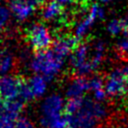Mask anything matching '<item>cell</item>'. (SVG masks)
<instances>
[{
	"instance_id": "3",
	"label": "cell",
	"mask_w": 128,
	"mask_h": 128,
	"mask_svg": "<svg viewBox=\"0 0 128 128\" xmlns=\"http://www.w3.org/2000/svg\"><path fill=\"white\" fill-rule=\"evenodd\" d=\"M64 60L65 59L63 57L59 56L50 48L35 52L34 56L30 60V69L50 81L59 74L63 67Z\"/></svg>"
},
{
	"instance_id": "27",
	"label": "cell",
	"mask_w": 128,
	"mask_h": 128,
	"mask_svg": "<svg viewBox=\"0 0 128 128\" xmlns=\"http://www.w3.org/2000/svg\"><path fill=\"white\" fill-rule=\"evenodd\" d=\"M68 128H71V127H68Z\"/></svg>"
},
{
	"instance_id": "26",
	"label": "cell",
	"mask_w": 128,
	"mask_h": 128,
	"mask_svg": "<svg viewBox=\"0 0 128 128\" xmlns=\"http://www.w3.org/2000/svg\"><path fill=\"white\" fill-rule=\"evenodd\" d=\"M101 2H108V1H110V0H100Z\"/></svg>"
},
{
	"instance_id": "10",
	"label": "cell",
	"mask_w": 128,
	"mask_h": 128,
	"mask_svg": "<svg viewBox=\"0 0 128 128\" xmlns=\"http://www.w3.org/2000/svg\"><path fill=\"white\" fill-rule=\"evenodd\" d=\"M80 40H78L74 35H68L63 34L57 37L56 40H54V43L51 47L52 50H54L59 56L66 58L67 55L71 54L74 49L79 45Z\"/></svg>"
},
{
	"instance_id": "4",
	"label": "cell",
	"mask_w": 128,
	"mask_h": 128,
	"mask_svg": "<svg viewBox=\"0 0 128 128\" xmlns=\"http://www.w3.org/2000/svg\"><path fill=\"white\" fill-rule=\"evenodd\" d=\"M65 104L59 94H51L44 99L40 107V123L44 128H53L58 119L65 115Z\"/></svg>"
},
{
	"instance_id": "28",
	"label": "cell",
	"mask_w": 128,
	"mask_h": 128,
	"mask_svg": "<svg viewBox=\"0 0 128 128\" xmlns=\"http://www.w3.org/2000/svg\"><path fill=\"white\" fill-rule=\"evenodd\" d=\"M0 1H1V0H0Z\"/></svg>"
},
{
	"instance_id": "13",
	"label": "cell",
	"mask_w": 128,
	"mask_h": 128,
	"mask_svg": "<svg viewBox=\"0 0 128 128\" xmlns=\"http://www.w3.org/2000/svg\"><path fill=\"white\" fill-rule=\"evenodd\" d=\"M9 9L13 14V16L19 21H24L28 19L35 11V9L32 7H29L17 2H12V1L9 2Z\"/></svg>"
},
{
	"instance_id": "12",
	"label": "cell",
	"mask_w": 128,
	"mask_h": 128,
	"mask_svg": "<svg viewBox=\"0 0 128 128\" xmlns=\"http://www.w3.org/2000/svg\"><path fill=\"white\" fill-rule=\"evenodd\" d=\"M64 9L65 8L55 0H52L44 4L42 7L41 16L45 21H56L64 16Z\"/></svg>"
},
{
	"instance_id": "20",
	"label": "cell",
	"mask_w": 128,
	"mask_h": 128,
	"mask_svg": "<svg viewBox=\"0 0 128 128\" xmlns=\"http://www.w3.org/2000/svg\"><path fill=\"white\" fill-rule=\"evenodd\" d=\"M55 1L57 3H59L61 6H63L64 8L66 6H72V5H78L79 7H82V5L80 3V0H55Z\"/></svg>"
},
{
	"instance_id": "17",
	"label": "cell",
	"mask_w": 128,
	"mask_h": 128,
	"mask_svg": "<svg viewBox=\"0 0 128 128\" xmlns=\"http://www.w3.org/2000/svg\"><path fill=\"white\" fill-rule=\"evenodd\" d=\"M11 11L6 6L0 5V32L4 31L10 22L11 19Z\"/></svg>"
},
{
	"instance_id": "2",
	"label": "cell",
	"mask_w": 128,
	"mask_h": 128,
	"mask_svg": "<svg viewBox=\"0 0 128 128\" xmlns=\"http://www.w3.org/2000/svg\"><path fill=\"white\" fill-rule=\"evenodd\" d=\"M107 115V107L102 102L84 97L79 111L73 115H66V117L68 120V127L97 128L98 122L104 120Z\"/></svg>"
},
{
	"instance_id": "5",
	"label": "cell",
	"mask_w": 128,
	"mask_h": 128,
	"mask_svg": "<svg viewBox=\"0 0 128 128\" xmlns=\"http://www.w3.org/2000/svg\"><path fill=\"white\" fill-rule=\"evenodd\" d=\"M25 37L35 52L50 49L54 43L49 29L42 23H34L30 25L26 30Z\"/></svg>"
},
{
	"instance_id": "6",
	"label": "cell",
	"mask_w": 128,
	"mask_h": 128,
	"mask_svg": "<svg viewBox=\"0 0 128 128\" xmlns=\"http://www.w3.org/2000/svg\"><path fill=\"white\" fill-rule=\"evenodd\" d=\"M104 86L107 96L120 98L128 96V80L124 76L121 68H114L104 78Z\"/></svg>"
},
{
	"instance_id": "19",
	"label": "cell",
	"mask_w": 128,
	"mask_h": 128,
	"mask_svg": "<svg viewBox=\"0 0 128 128\" xmlns=\"http://www.w3.org/2000/svg\"><path fill=\"white\" fill-rule=\"evenodd\" d=\"M13 128H34L32 122L26 117H18Z\"/></svg>"
},
{
	"instance_id": "14",
	"label": "cell",
	"mask_w": 128,
	"mask_h": 128,
	"mask_svg": "<svg viewBox=\"0 0 128 128\" xmlns=\"http://www.w3.org/2000/svg\"><path fill=\"white\" fill-rule=\"evenodd\" d=\"M15 63V57L10 51L3 50L0 52V74H2V76L12 74Z\"/></svg>"
},
{
	"instance_id": "11",
	"label": "cell",
	"mask_w": 128,
	"mask_h": 128,
	"mask_svg": "<svg viewBox=\"0 0 128 128\" xmlns=\"http://www.w3.org/2000/svg\"><path fill=\"white\" fill-rule=\"evenodd\" d=\"M90 91L89 78L75 76L66 88V96L68 99L72 98H82L85 93Z\"/></svg>"
},
{
	"instance_id": "15",
	"label": "cell",
	"mask_w": 128,
	"mask_h": 128,
	"mask_svg": "<svg viewBox=\"0 0 128 128\" xmlns=\"http://www.w3.org/2000/svg\"><path fill=\"white\" fill-rule=\"evenodd\" d=\"M116 52L120 57L128 60V30L124 31L119 38L116 44Z\"/></svg>"
},
{
	"instance_id": "22",
	"label": "cell",
	"mask_w": 128,
	"mask_h": 128,
	"mask_svg": "<svg viewBox=\"0 0 128 128\" xmlns=\"http://www.w3.org/2000/svg\"><path fill=\"white\" fill-rule=\"evenodd\" d=\"M3 113H4V107H3L2 104H0V119H1V117L3 115Z\"/></svg>"
},
{
	"instance_id": "18",
	"label": "cell",
	"mask_w": 128,
	"mask_h": 128,
	"mask_svg": "<svg viewBox=\"0 0 128 128\" xmlns=\"http://www.w3.org/2000/svg\"><path fill=\"white\" fill-rule=\"evenodd\" d=\"M10 1H12V2H17V3L23 4V5L32 7V8H34L35 10H36L37 8L43 7L44 4L46 3V0H10Z\"/></svg>"
},
{
	"instance_id": "23",
	"label": "cell",
	"mask_w": 128,
	"mask_h": 128,
	"mask_svg": "<svg viewBox=\"0 0 128 128\" xmlns=\"http://www.w3.org/2000/svg\"><path fill=\"white\" fill-rule=\"evenodd\" d=\"M100 128H117V127L114 126V125H105V126H102Z\"/></svg>"
},
{
	"instance_id": "16",
	"label": "cell",
	"mask_w": 128,
	"mask_h": 128,
	"mask_svg": "<svg viewBox=\"0 0 128 128\" xmlns=\"http://www.w3.org/2000/svg\"><path fill=\"white\" fill-rule=\"evenodd\" d=\"M107 31L113 36L119 35L123 31H126V26H125L124 19H113V20H111L107 25Z\"/></svg>"
},
{
	"instance_id": "21",
	"label": "cell",
	"mask_w": 128,
	"mask_h": 128,
	"mask_svg": "<svg viewBox=\"0 0 128 128\" xmlns=\"http://www.w3.org/2000/svg\"><path fill=\"white\" fill-rule=\"evenodd\" d=\"M121 70H122V72H123L124 76L126 77V79L128 80V63H126L123 67H121Z\"/></svg>"
},
{
	"instance_id": "8",
	"label": "cell",
	"mask_w": 128,
	"mask_h": 128,
	"mask_svg": "<svg viewBox=\"0 0 128 128\" xmlns=\"http://www.w3.org/2000/svg\"><path fill=\"white\" fill-rule=\"evenodd\" d=\"M47 83L48 80L45 77L35 74L34 76L30 77L27 81H25L20 97L26 103L28 101L41 97L46 92Z\"/></svg>"
},
{
	"instance_id": "25",
	"label": "cell",
	"mask_w": 128,
	"mask_h": 128,
	"mask_svg": "<svg viewBox=\"0 0 128 128\" xmlns=\"http://www.w3.org/2000/svg\"><path fill=\"white\" fill-rule=\"evenodd\" d=\"M126 128H128V111H127V115H126Z\"/></svg>"
},
{
	"instance_id": "7",
	"label": "cell",
	"mask_w": 128,
	"mask_h": 128,
	"mask_svg": "<svg viewBox=\"0 0 128 128\" xmlns=\"http://www.w3.org/2000/svg\"><path fill=\"white\" fill-rule=\"evenodd\" d=\"M25 80L16 74H8L0 77V98L4 101L13 100L21 96Z\"/></svg>"
},
{
	"instance_id": "24",
	"label": "cell",
	"mask_w": 128,
	"mask_h": 128,
	"mask_svg": "<svg viewBox=\"0 0 128 128\" xmlns=\"http://www.w3.org/2000/svg\"><path fill=\"white\" fill-rule=\"evenodd\" d=\"M124 22H125V26H126V30H128V15L126 16V18L124 19Z\"/></svg>"
},
{
	"instance_id": "1",
	"label": "cell",
	"mask_w": 128,
	"mask_h": 128,
	"mask_svg": "<svg viewBox=\"0 0 128 128\" xmlns=\"http://www.w3.org/2000/svg\"><path fill=\"white\" fill-rule=\"evenodd\" d=\"M106 45L101 40L92 43H79L71 53L70 65L75 76L87 77L93 74L104 61Z\"/></svg>"
},
{
	"instance_id": "9",
	"label": "cell",
	"mask_w": 128,
	"mask_h": 128,
	"mask_svg": "<svg viewBox=\"0 0 128 128\" xmlns=\"http://www.w3.org/2000/svg\"><path fill=\"white\" fill-rule=\"evenodd\" d=\"M104 10L103 8L95 3V4H92L90 7H89V13L87 14L86 17H84L78 24L77 26L75 27V33H74V36L80 40L82 39L88 32L89 30L91 29V27L93 26L94 22L97 21V20H101L104 18Z\"/></svg>"
}]
</instances>
